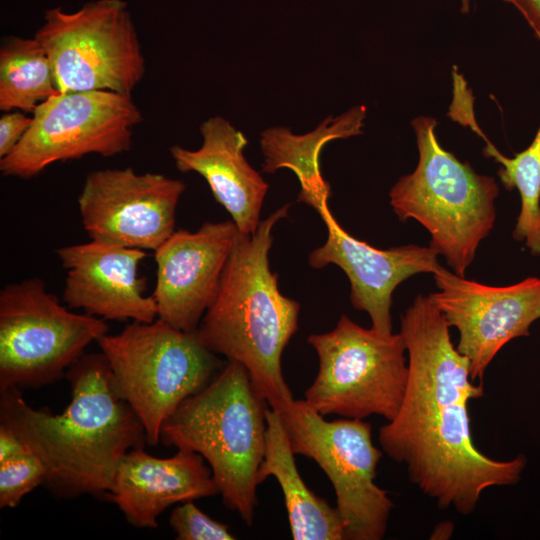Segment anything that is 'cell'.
<instances>
[{"label": "cell", "instance_id": "obj_25", "mask_svg": "<svg viewBox=\"0 0 540 540\" xmlns=\"http://www.w3.org/2000/svg\"><path fill=\"white\" fill-rule=\"evenodd\" d=\"M32 123V115L22 111H8L0 117V158L9 154Z\"/></svg>", "mask_w": 540, "mask_h": 540}, {"label": "cell", "instance_id": "obj_15", "mask_svg": "<svg viewBox=\"0 0 540 540\" xmlns=\"http://www.w3.org/2000/svg\"><path fill=\"white\" fill-rule=\"evenodd\" d=\"M327 228L326 242L308 256L315 269L328 264L340 267L350 282V301L368 313L372 328L392 334V294L404 280L418 273H434L441 265L431 247L415 244L377 249L348 234L336 221L327 205L319 211Z\"/></svg>", "mask_w": 540, "mask_h": 540}, {"label": "cell", "instance_id": "obj_22", "mask_svg": "<svg viewBox=\"0 0 540 540\" xmlns=\"http://www.w3.org/2000/svg\"><path fill=\"white\" fill-rule=\"evenodd\" d=\"M59 93L50 58L33 38L8 37L0 48V109L33 114Z\"/></svg>", "mask_w": 540, "mask_h": 540}, {"label": "cell", "instance_id": "obj_1", "mask_svg": "<svg viewBox=\"0 0 540 540\" xmlns=\"http://www.w3.org/2000/svg\"><path fill=\"white\" fill-rule=\"evenodd\" d=\"M449 328L430 295H418L403 314L408 381L397 415L379 430V443L439 508L469 515L486 489L516 484L527 459L496 460L475 446L468 402L484 395L483 385L471 379Z\"/></svg>", "mask_w": 540, "mask_h": 540}, {"label": "cell", "instance_id": "obj_21", "mask_svg": "<svg viewBox=\"0 0 540 540\" xmlns=\"http://www.w3.org/2000/svg\"><path fill=\"white\" fill-rule=\"evenodd\" d=\"M473 101L457 104L450 118L469 126L486 142L483 153L501 166L498 176L507 190L516 188L521 198V209L513 231V238L524 242L533 255H540V127L531 144L509 158L502 155L478 127L473 113Z\"/></svg>", "mask_w": 540, "mask_h": 540}, {"label": "cell", "instance_id": "obj_10", "mask_svg": "<svg viewBox=\"0 0 540 540\" xmlns=\"http://www.w3.org/2000/svg\"><path fill=\"white\" fill-rule=\"evenodd\" d=\"M34 38L47 52L59 93L107 90L132 96L145 57L127 5L98 0L75 12L46 11Z\"/></svg>", "mask_w": 540, "mask_h": 540}, {"label": "cell", "instance_id": "obj_5", "mask_svg": "<svg viewBox=\"0 0 540 540\" xmlns=\"http://www.w3.org/2000/svg\"><path fill=\"white\" fill-rule=\"evenodd\" d=\"M437 121L419 116L412 121L419 152L416 169L391 188L390 204L400 219H415L431 235L430 246L464 277L480 242L496 219L499 188L445 150L435 135Z\"/></svg>", "mask_w": 540, "mask_h": 540}, {"label": "cell", "instance_id": "obj_13", "mask_svg": "<svg viewBox=\"0 0 540 540\" xmlns=\"http://www.w3.org/2000/svg\"><path fill=\"white\" fill-rule=\"evenodd\" d=\"M438 292L431 298L449 326L459 331L456 349L469 361L473 381L482 378L501 348L529 336L540 318V278L528 277L509 286H489L440 266L434 273Z\"/></svg>", "mask_w": 540, "mask_h": 540}, {"label": "cell", "instance_id": "obj_14", "mask_svg": "<svg viewBox=\"0 0 540 540\" xmlns=\"http://www.w3.org/2000/svg\"><path fill=\"white\" fill-rule=\"evenodd\" d=\"M239 230L232 220L204 222L192 232L174 231L154 252L152 293L158 318L183 330H197L213 302Z\"/></svg>", "mask_w": 540, "mask_h": 540}, {"label": "cell", "instance_id": "obj_24", "mask_svg": "<svg viewBox=\"0 0 540 540\" xmlns=\"http://www.w3.org/2000/svg\"><path fill=\"white\" fill-rule=\"evenodd\" d=\"M169 524L178 540H234L229 526L210 518L193 501L177 506L170 514Z\"/></svg>", "mask_w": 540, "mask_h": 540}, {"label": "cell", "instance_id": "obj_16", "mask_svg": "<svg viewBox=\"0 0 540 540\" xmlns=\"http://www.w3.org/2000/svg\"><path fill=\"white\" fill-rule=\"evenodd\" d=\"M66 271L63 300L69 308L104 320L150 323L158 318L153 295L138 276L144 250L91 240L56 250Z\"/></svg>", "mask_w": 540, "mask_h": 540}, {"label": "cell", "instance_id": "obj_23", "mask_svg": "<svg viewBox=\"0 0 540 540\" xmlns=\"http://www.w3.org/2000/svg\"><path fill=\"white\" fill-rule=\"evenodd\" d=\"M45 478V467L33 452L0 463V507H16L26 494L44 484Z\"/></svg>", "mask_w": 540, "mask_h": 540}, {"label": "cell", "instance_id": "obj_20", "mask_svg": "<svg viewBox=\"0 0 540 540\" xmlns=\"http://www.w3.org/2000/svg\"><path fill=\"white\" fill-rule=\"evenodd\" d=\"M266 447L258 472L260 484L276 478L285 501L294 540H344V523L337 507L314 494L303 481L279 412L266 411Z\"/></svg>", "mask_w": 540, "mask_h": 540}, {"label": "cell", "instance_id": "obj_27", "mask_svg": "<svg viewBox=\"0 0 540 540\" xmlns=\"http://www.w3.org/2000/svg\"><path fill=\"white\" fill-rule=\"evenodd\" d=\"M514 6L524 17L540 41V0H503Z\"/></svg>", "mask_w": 540, "mask_h": 540}, {"label": "cell", "instance_id": "obj_18", "mask_svg": "<svg viewBox=\"0 0 540 540\" xmlns=\"http://www.w3.org/2000/svg\"><path fill=\"white\" fill-rule=\"evenodd\" d=\"M200 132L203 141L198 149L170 147L176 168L201 175L239 232L254 233L269 185L244 156L246 136L221 116L204 121Z\"/></svg>", "mask_w": 540, "mask_h": 540}, {"label": "cell", "instance_id": "obj_26", "mask_svg": "<svg viewBox=\"0 0 540 540\" xmlns=\"http://www.w3.org/2000/svg\"><path fill=\"white\" fill-rule=\"evenodd\" d=\"M32 451L11 429L0 424V463L22 458Z\"/></svg>", "mask_w": 540, "mask_h": 540}, {"label": "cell", "instance_id": "obj_4", "mask_svg": "<svg viewBox=\"0 0 540 540\" xmlns=\"http://www.w3.org/2000/svg\"><path fill=\"white\" fill-rule=\"evenodd\" d=\"M267 401L247 369L229 361L200 392L165 420L160 440L200 454L208 463L224 505L251 526L258 472L266 447Z\"/></svg>", "mask_w": 540, "mask_h": 540}, {"label": "cell", "instance_id": "obj_11", "mask_svg": "<svg viewBox=\"0 0 540 540\" xmlns=\"http://www.w3.org/2000/svg\"><path fill=\"white\" fill-rule=\"evenodd\" d=\"M141 121L132 96L107 90L57 93L37 106L26 133L0 158V171L30 179L59 161L116 156L131 148Z\"/></svg>", "mask_w": 540, "mask_h": 540}, {"label": "cell", "instance_id": "obj_28", "mask_svg": "<svg viewBox=\"0 0 540 540\" xmlns=\"http://www.w3.org/2000/svg\"><path fill=\"white\" fill-rule=\"evenodd\" d=\"M469 10V0H462L461 12L466 13Z\"/></svg>", "mask_w": 540, "mask_h": 540}, {"label": "cell", "instance_id": "obj_6", "mask_svg": "<svg viewBox=\"0 0 540 540\" xmlns=\"http://www.w3.org/2000/svg\"><path fill=\"white\" fill-rule=\"evenodd\" d=\"M97 343L116 391L141 420L150 445L159 442L163 423L178 406L203 390L225 365L197 330H179L159 318L133 321Z\"/></svg>", "mask_w": 540, "mask_h": 540}, {"label": "cell", "instance_id": "obj_12", "mask_svg": "<svg viewBox=\"0 0 540 540\" xmlns=\"http://www.w3.org/2000/svg\"><path fill=\"white\" fill-rule=\"evenodd\" d=\"M185 189L181 180L131 167L91 171L77 200L82 226L93 241L155 251L175 231Z\"/></svg>", "mask_w": 540, "mask_h": 540}, {"label": "cell", "instance_id": "obj_19", "mask_svg": "<svg viewBox=\"0 0 540 540\" xmlns=\"http://www.w3.org/2000/svg\"><path fill=\"white\" fill-rule=\"evenodd\" d=\"M367 108L357 105L343 114L328 116L312 131L297 135L287 127H270L261 132L264 156L262 171L274 173L281 168L293 171L300 182L298 201L317 212L328 204L330 185L321 174L320 153L328 142L361 134Z\"/></svg>", "mask_w": 540, "mask_h": 540}, {"label": "cell", "instance_id": "obj_9", "mask_svg": "<svg viewBox=\"0 0 540 540\" xmlns=\"http://www.w3.org/2000/svg\"><path fill=\"white\" fill-rule=\"evenodd\" d=\"M279 414L294 454L313 459L332 483L344 539H382L394 503L375 483L382 452L372 442L371 424L327 421L305 400H293Z\"/></svg>", "mask_w": 540, "mask_h": 540}, {"label": "cell", "instance_id": "obj_7", "mask_svg": "<svg viewBox=\"0 0 540 540\" xmlns=\"http://www.w3.org/2000/svg\"><path fill=\"white\" fill-rule=\"evenodd\" d=\"M319 367L305 402L322 416L364 419L397 415L408 381L406 343L400 333L363 328L345 314L327 333L311 334Z\"/></svg>", "mask_w": 540, "mask_h": 540}, {"label": "cell", "instance_id": "obj_3", "mask_svg": "<svg viewBox=\"0 0 540 540\" xmlns=\"http://www.w3.org/2000/svg\"><path fill=\"white\" fill-rule=\"evenodd\" d=\"M289 206L261 220L254 233H238L217 294L197 329L208 349L247 369L257 392L277 412L294 400L281 357L298 329L300 304L280 292L268 256L272 229Z\"/></svg>", "mask_w": 540, "mask_h": 540}, {"label": "cell", "instance_id": "obj_2", "mask_svg": "<svg viewBox=\"0 0 540 540\" xmlns=\"http://www.w3.org/2000/svg\"><path fill=\"white\" fill-rule=\"evenodd\" d=\"M65 375L72 397L61 414L31 407L10 388L0 391V424L41 460L54 495H107L123 456L143 447L145 428L116 391L102 352L83 354Z\"/></svg>", "mask_w": 540, "mask_h": 540}, {"label": "cell", "instance_id": "obj_17", "mask_svg": "<svg viewBox=\"0 0 540 540\" xmlns=\"http://www.w3.org/2000/svg\"><path fill=\"white\" fill-rule=\"evenodd\" d=\"M217 494L212 471L200 454L178 450L172 457L157 458L137 447L121 459L106 496L131 525L153 529L173 504Z\"/></svg>", "mask_w": 540, "mask_h": 540}, {"label": "cell", "instance_id": "obj_8", "mask_svg": "<svg viewBox=\"0 0 540 540\" xmlns=\"http://www.w3.org/2000/svg\"><path fill=\"white\" fill-rule=\"evenodd\" d=\"M107 332L104 319L70 311L39 277L6 285L0 291V391L57 381Z\"/></svg>", "mask_w": 540, "mask_h": 540}]
</instances>
